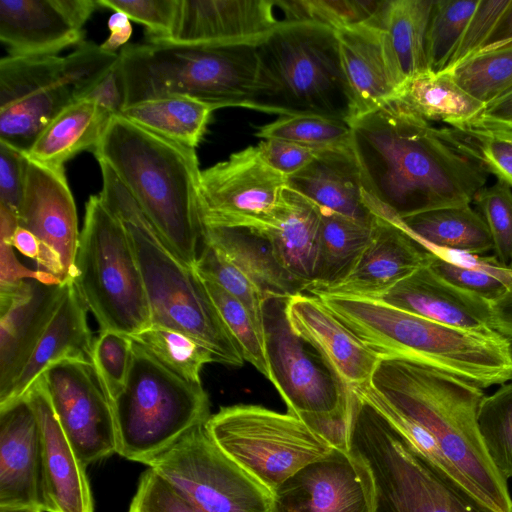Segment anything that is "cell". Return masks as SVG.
I'll list each match as a JSON object with an SVG mask.
<instances>
[{
	"mask_svg": "<svg viewBox=\"0 0 512 512\" xmlns=\"http://www.w3.org/2000/svg\"><path fill=\"white\" fill-rule=\"evenodd\" d=\"M352 391L485 506L512 512L507 480L492 464L479 433L481 388L424 365L380 359L370 382Z\"/></svg>",
	"mask_w": 512,
	"mask_h": 512,
	"instance_id": "1",
	"label": "cell"
},
{
	"mask_svg": "<svg viewBox=\"0 0 512 512\" xmlns=\"http://www.w3.org/2000/svg\"><path fill=\"white\" fill-rule=\"evenodd\" d=\"M366 200L374 213L407 217L468 205L487 173L397 99L350 122Z\"/></svg>",
	"mask_w": 512,
	"mask_h": 512,
	"instance_id": "2",
	"label": "cell"
},
{
	"mask_svg": "<svg viewBox=\"0 0 512 512\" xmlns=\"http://www.w3.org/2000/svg\"><path fill=\"white\" fill-rule=\"evenodd\" d=\"M92 152L122 181L172 251L194 268L203 233L195 149L116 115Z\"/></svg>",
	"mask_w": 512,
	"mask_h": 512,
	"instance_id": "3",
	"label": "cell"
},
{
	"mask_svg": "<svg viewBox=\"0 0 512 512\" xmlns=\"http://www.w3.org/2000/svg\"><path fill=\"white\" fill-rule=\"evenodd\" d=\"M314 296L380 359L424 365L481 389L512 381L510 342L495 331L448 326L375 299Z\"/></svg>",
	"mask_w": 512,
	"mask_h": 512,
	"instance_id": "4",
	"label": "cell"
},
{
	"mask_svg": "<svg viewBox=\"0 0 512 512\" xmlns=\"http://www.w3.org/2000/svg\"><path fill=\"white\" fill-rule=\"evenodd\" d=\"M106 206L122 221L136 254L152 325L185 334L206 348L214 362L240 367L244 358L209 296L203 280L166 244L131 193L99 162Z\"/></svg>",
	"mask_w": 512,
	"mask_h": 512,
	"instance_id": "5",
	"label": "cell"
},
{
	"mask_svg": "<svg viewBox=\"0 0 512 512\" xmlns=\"http://www.w3.org/2000/svg\"><path fill=\"white\" fill-rule=\"evenodd\" d=\"M346 445L371 512H494L353 391Z\"/></svg>",
	"mask_w": 512,
	"mask_h": 512,
	"instance_id": "6",
	"label": "cell"
},
{
	"mask_svg": "<svg viewBox=\"0 0 512 512\" xmlns=\"http://www.w3.org/2000/svg\"><path fill=\"white\" fill-rule=\"evenodd\" d=\"M256 49L258 71L248 109L350 124L353 98L335 30L312 21L281 20Z\"/></svg>",
	"mask_w": 512,
	"mask_h": 512,
	"instance_id": "7",
	"label": "cell"
},
{
	"mask_svg": "<svg viewBox=\"0 0 512 512\" xmlns=\"http://www.w3.org/2000/svg\"><path fill=\"white\" fill-rule=\"evenodd\" d=\"M119 64L128 105L164 95L196 99L215 110L247 108L258 56L252 45L126 44Z\"/></svg>",
	"mask_w": 512,
	"mask_h": 512,
	"instance_id": "8",
	"label": "cell"
},
{
	"mask_svg": "<svg viewBox=\"0 0 512 512\" xmlns=\"http://www.w3.org/2000/svg\"><path fill=\"white\" fill-rule=\"evenodd\" d=\"M109 402L116 453L146 465L211 416L202 384L178 376L135 341L126 384Z\"/></svg>",
	"mask_w": 512,
	"mask_h": 512,
	"instance_id": "9",
	"label": "cell"
},
{
	"mask_svg": "<svg viewBox=\"0 0 512 512\" xmlns=\"http://www.w3.org/2000/svg\"><path fill=\"white\" fill-rule=\"evenodd\" d=\"M119 53L84 41L67 56L3 57L0 61V141L24 153L67 106L117 63Z\"/></svg>",
	"mask_w": 512,
	"mask_h": 512,
	"instance_id": "10",
	"label": "cell"
},
{
	"mask_svg": "<svg viewBox=\"0 0 512 512\" xmlns=\"http://www.w3.org/2000/svg\"><path fill=\"white\" fill-rule=\"evenodd\" d=\"M75 284L100 330L136 335L152 325L141 269L122 221L100 195L85 205Z\"/></svg>",
	"mask_w": 512,
	"mask_h": 512,
	"instance_id": "11",
	"label": "cell"
},
{
	"mask_svg": "<svg viewBox=\"0 0 512 512\" xmlns=\"http://www.w3.org/2000/svg\"><path fill=\"white\" fill-rule=\"evenodd\" d=\"M205 428L220 449L270 493L335 447L300 417L255 404L221 407Z\"/></svg>",
	"mask_w": 512,
	"mask_h": 512,
	"instance_id": "12",
	"label": "cell"
},
{
	"mask_svg": "<svg viewBox=\"0 0 512 512\" xmlns=\"http://www.w3.org/2000/svg\"><path fill=\"white\" fill-rule=\"evenodd\" d=\"M203 512H270L271 493L234 462L199 425L149 462Z\"/></svg>",
	"mask_w": 512,
	"mask_h": 512,
	"instance_id": "13",
	"label": "cell"
},
{
	"mask_svg": "<svg viewBox=\"0 0 512 512\" xmlns=\"http://www.w3.org/2000/svg\"><path fill=\"white\" fill-rule=\"evenodd\" d=\"M287 178L273 170L257 146L201 170L200 210L205 227L265 233L286 203Z\"/></svg>",
	"mask_w": 512,
	"mask_h": 512,
	"instance_id": "14",
	"label": "cell"
},
{
	"mask_svg": "<svg viewBox=\"0 0 512 512\" xmlns=\"http://www.w3.org/2000/svg\"><path fill=\"white\" fill-rule=\"evenodd\" d=\"M285 300L270 299L264 310L269 381L287 412L302 419L347 415L350 391L323 364L316 363L305 342L294 334L286 318Z\"/></svg>",
	"mask_w": 512,
	"mask_h": 512,
	"instance_id": "15",
	"label": "cell"
},
{
	"mask_svg": "<svg viewBox=\"0 0 512 512\" xmlns=\"http://www.w3.org/2000/svg\"><path fill=\"white\" fill-rule=\"evenodd\" d=\"M59 422L82 463L87 466L116 453L109 399L93 363L65 359L42 375Z\"/></svg>",
	"mask_w": 512,
	"mask_h": 512,
	"instance_id": "16",
	"label": "cell"
},
{
	"mask_svg": "<svg viewBox=\"0 0 512 512\" xmlns=\"http://www.w3.org/2000/svg\"><path fill=\"white\" fill-rule=\"evenodd\" d=\"M376 216L371 240L352 269L340 280L311 290L310 294L377 299L405 277L432 263L436 255L400 219Z\"/></svg>",
	"mask_w": 512,
	"mask_h": 512,
	"instance_id": "17",
	"label": "cell"
},
{
	"mask_svg": "<svg viewBox=\"0 0 512 512\" xmlns=\"http://www.w3.org/2000/svg\"><path fill=\"white\" fill-rule=\"evenodd\" d=\"M95 0H0V40L12 57L57 55L84 42Z\"/></svg>",
	"mask_w": 512,
	"mask_h": 512,
	"instance_id": "18",
	"label": "cell"
},
{
	"mask_svg": "<svg viewBox=\"0 0 512 512\" xmlns=\"http://www.w3.org/2000/svg\"><path fill=\"white\" fill-rule=\"evenodd\" d=\"M285 314L296 336L312 347L328 371L348 391L366 385L380 358L314 295L285 300Z\"/></svg>",
	"mask_w": 512,
	"mask_h": 512,
	"instance_id": "19",
	"label": "cell"
},
{
	"mask_svg": "<svg viewBox=\"0 0 512 512\" xmlns=\"http://www.w3.org/2000/svg\"><path fill=\"white\" fill-rule=\"evenodd\" d=\"M270 512H371L368 495L347 449L333 447L271 493Z\"/></svg>",
	"mask_w": 512,
	"mask_h": 512,
	"instance_id": "20",
	"label": "cell"
},
{
	"mask_svg": "<svg viewBox=\"0 0 512 512\" xmlns=\"http://www.w3.org/2000/svg\"><path fill=\"white\" fill-rule=\"evenodd\" d=\"M18 224L59 255L66 281L75 280L80 232L74 198L64 170L28 158Z\"/></svg>",
	"mask_w": 512,
	"mask_h": 512,
	"instance_id": "21",
	"label": "cell"
},
{
	"mask_svg": "<svg viewBox=\"0 0 512 512\" xmlns=\"http://www.w3.org/2000/svg\"><path fill=\"white\" fill-rule=\"evenodd\" d=\"M274 6L271 0H180L173 30L159 42L257 46L281 21Z\"/></svg>",
	"mask_w": 512,
	"mask_h": 512,
	"instance_id": "22",
	"label": "cell"
},
{
	"mask_svg": "<svg viewBox=\"0 0 512 512\" xmlns=\"http://www.w3.org/2000/svg\"><path fill=\"white\" fill-rule=\"evenodd\" d=\"M25 398L33 408L40 428L43 511L94 512L86 466L59 422L42 376Z\"/></svg>",
	"mask_w": 512,
	"mask_h": 512,
	"instance_id": "23",
	"label": "cell"
},
{
	"mask_svg": "<svg viewBox=\"0 0 512 512\" xmlns=\"http://www.w3.org/2000/svg\"><path fill=\"white\" fill-rule=\"evenodd\" d=\"M335 32L353 98V119L394 99L405 80L384 29L371 19Z\"/></svg>",
	"mask_w": 512,
	"mask_h": 512,
	"instance_id": "24",
	"label": "cell"
},
{
	"mask_svg": "<svg viewBox=\"0 0 512 512\" xmlns=\"http://www.w3.org/2000/svg\"><path fill=\"white\" fill-rule=\"evenodd\" d=\"M23 280L0 287V397L6 394L28 361L64 290Z\"/></svg>",
	"mask_w": 512,
	"mask_h": 512,
	"instance_id": "25",
	"label": "cell"
},
{
	"mask_svg": "<svg viewBox=\"0 0 512 512\" xmlns=\"http://www.w3.org/2000/svg\"><path fill=\"white\" fill-rule=\"evenodd\" d=\"M0 508L43 511L40 428L26 398L0 410Z\"/></svg>",
	"mask_w": 512,
	"mask_h": 512,
	"instance_id": "26",
	"label": "cell"
},
{
	"mask_svg": "<svg viewBox=\"0 0 512 512\" xmlns=\"http://www.w3.org/2000/svg\"><path fill=\"white\" fill-rule=\"evenodd\" d=\"M87 310L75 281H66L62 296L28 361L6 394L0 397V410L24 399L34 383L55 363L65 359L92 363L94 340Z\"/></svg>",
	"mask_w": 512,
	"mask_h": 512,
	"instance_id": "27",
	"label": "cell"
},
{
	"mask_svg": "<svg viewBox=\"0 0 512 512\" xmlns=\"http://www.w3.org/2000/svg\"><path fill=\"white\" fill-rule=\"evenodd\" d=\"M375 300L448 326L493 331L490 302L448 282L430 265L416 270Z\"/></svg>",
	"mask_w": 512,
	"mask_h": 512,
	"instance_id": "28",
	"label": "cell"
},
{
	"mask_svg": "<svg viewBox=\"0 0 512 512\" xmlns=\"http://www.w3.org/2000/svg\"><path fill=\"white\" fill-rule=\"evenodd\" d=\"M287 188L319 207L360 223L372 226L376 221V214L366 202L352 143L319 150L310 164L287 178Z\"/></svg>",
	"mask_w": 512,
	"mask_h": 512,
	"instance_id": "29",
	"label": "cell"
},
{
	"mask_svg": "<svg viewBox=\"0 0 512 512\" xmlns=\"http://www.w3.org/2000/svg\"><path fill=\"white\" fill-rule=\"evenodd\" d=\"M263 235L276 260L302 291L315 281L320 254V217L317 206L287 188L285 207Z\"/></svg>",
	"mask_w": 512,
	"mask_h": 512,
	"instance_id": "30",
	"label": "cell"
},
{
	"mask_svg": "<svg viewBox=\"0 0 512 512\" xmlns=\"http://www.w3.org/2000/svg\"><path fill=\"white\" fill-rule=\"evenodd\" d=\"M202 241L255 283L267 301L303 292L280 266L263 234L245 228L203 226Z\"/></svg>",
	"mask_w": 512,
	"mask_h": 512,
	"instance_id": "31",
	"label": "cell"
},
{
	"mask_svg": "<svg viewBox=\"0 0 512 512\" xmlns=\"http://www.w3.org/2000/svg\"><path fill=\"white\" fill-rule=\"evenodd\" d=\"M110 119L92 100H78L41 131L25 154L39 164L64 170L78 153L93 151Z\"/></svg>",
	"mask_w": 512,
	"mask_h": 512,
	"instance_id": "32",
	"label": "cell"
},
{
	"mask_svg": "<svg viewBox=\"0 0 512 512\" xmlns=\"http://www.w3.org/2000/svg\"><path fill=\"white\" fill-rule=\"evenodd\" d=\"M428 122L460 128L476 121L486 105L465 91L449 73L420 72L404 81L394 98Z\"/></svg>",
	"mask_w": 512,
	"mask_h": 512,
	"instance_id": "33",
	"label": "cell"
},
{
	"mask_svg": "<svg viewBox=\"0 0 512 512\" xmlns=\"http://www.w3.org/2000/svg\"><path fill=\"white\" fill-rule=\"evenodd\" d=\"M214 110L196 99L170 94L128 105L120 116L164 139L195 149Z\"/></svg>",
	"mask_w": 512,
	"mask_h": 512,
	"instance_id": "34",
	"label": "cell"
},
{
	"mask_svg": "<svg viewBox=\"0 0 512 512\" xmlns=\"http://www.w3.org/2000/svg\"><path fill=\"white\" fill-rule=\"evenodd\" d=\"M400 221L428 249L475 255L493 250L488 226L471 204L431 210Z\"/></svg>",
	"mask_w": 512,
	"mask_h": 512,
	"instance_id": "35",
	"label": "cell"
},
{
	"mask_svg": "<svg viewBox=\"0 0 512 512\" xmlns=\"http://www.w3.org/2000/svg\"><path fill=\"white\" fill-rule=\"evenodd\" d=\"M432 4L433 0L383 1L373 18L386 32L404 80L428 70L425 36Z\"/></svg>",
	"mask_w": 512,
	"mask_h": 512,
	"instance_id": "36",
	"label": "cell"
},
{
	"mask_svg": "<svg viewBox=\"0 0 512 512\" xmlns=\"http://www.w3.org/2000/svg\"><path fill=\"white\" fill-rule=\"evenodd\" d=\"M317 208L320 217L319 264L316 279L306 289L307 292L343 278L370 242L374 226L327 208Z\"/></svg>",
	"mask_w": 512,
	"mask_h": 512,
	"instance_id": "37",
	"label": "cell"
},
{
	"mask_svg": "<svg viewBox=\"0 0 512 512\" xmlns=\"http://www.w3.org/2000/svg\"><path fill=\"white\" fill-rule=\"evenodd\" d=\"M436 255L430 267L453 285L489 302L512 285V268L495 256L484 257L459 251L429 249Z\"/></svg>",
	"mask_w": 512,
	"mask_h": 512,
	"instance_id": "38",
	"label": "cell"
},
{
	"mask_svg": "<svg viewBox=\"0 0 512 512\" xmlns=\"http://www.w3.org/2000/svg\"><path fill=\"white\" fill-rule=\"evenodd\" d=\"M440 132L452 147L512 189V126L470 124Z\"/></svg>",
	"mask_w": 512,
	"mask_h": 512,
	"instance_id": "39",
	"label": "cell"
},
{
	"mask_svg": "<svg viewBox=\"0 0 512 512\" xmlns=\"http://www.w3.org/2000/svg\"><path fill=\"white\" fill-rule=\"evenodd\" d=\"M479 0H433L425 36L427 69L446 70Z\"/></svg>",
	"mask_w": 512,
	"mask_h": 512,
	"instance_id": "40",
	"label": "cell"
},
{
	"mask_svg": "<svg viewBox=\"0 0 512 512\" xmlns=\"http://www.w3.org/2000/svg\"><path fill=\"white\" fill-rule=\"evenodd\" d=\"M447 73L487 105L512 90V42L479 52Z\"/></svg>",
	"mask_w": 512,
	"mask_h": 512,
	"instance_id": "41",
	"label": "cell"
},
{
	"mask_svg": "<svg viewBox=\"0 0 512 512\" xmlns=\"http://www.w3.org/2000/svg\"><path fill=\"white\" fill-rule=\"evenodd\" d=\"M130 337L169 370L194 384H201L204 365L214 362L201 344L169 328L151 325Z\"/></svg>",
	"mask_w": 512,
	"mask_h": 512,
	"instance_id": "42",
	"label": "cell"
},
{
	"mask_svg": "<svg viewBox=\"0 0 512 512\" xmlns=\"http://www.w3.org/2000/svg\"><path fill=\"white\" fill-rule=\"evenodd\" d=\"M485 450L499 474L512 477V381L484 396L477 415Z\"/></svg>",
	"mask_w": 512,
	"mask_h": 512,
	"instance_id": "43",
	"label": "cell"
},
{
	"mask_svg": "<svg viewBox=\"0 0 512 512\" xmlns=\"http://www.w3.org/2000/svg\"><path fill=\"white\" fill-rule=\"evenodd\" d=\"M201 279L244 360L270 380L265 335L257 328L248 310L215 282L203 277Z\"/></svg>",
	"mask_w": 512,
	"mask_h": 512,
	"instance_id": "44",
	"label": "cell"
},
{
	"mask_svg": "<svg viewBox=\"0 0 512 512\" xmlns=\"http://www.w3.org/2000/svg\"><path fill=\"white\" fill-rule=\"evenodd\" d=\"M255 135L323 150L349 145L352 141V128L347 122L319 116H281L259 127Z\"/></svg>",
	"mask_w": 512,
	"mask_h": 512,
	"instance_id": "45",
	"label": "cell"
},
{
	"mask_svg": "<svg viewBox=\"0 0 512 512\" xmlns=\"http://www.w3.org/2000/svg\"><path fill=\"white\" fill-rule=\"evenodd\" d=\"M195 271L239 300L252 316L257 328L265 335L264 310L267 299L249 278L222 257L212 246L202 241Z\"/></svg>",
	"mask_w": 512,
	"mask_h": 512,
	"instance_id": "46",
	"label": "cell"
},
{
	"mask_svg": "<svg viewBox=\"0 0 512 512\" xmlns=\"http://www.w3.org/2000/svg\"><path fill=\"white\" fill-rule=\"evenodd\" d=\"M284 20L312 21L333 30L363 23L374 18L383 1L357 0H281L275 1Z\"/></svg>",
	"mask_w": 512,
	"mask_h": 512,
	"instance_id": "47",
	"label": "cell"
},
{
	"mask_svg": "<svg viewBox=\"0 0 512 512\" xmlns=\"http://www.w3.org/2000/svg\"><path fill=\"white\" fill-rule=\"evenodd\" d=\"M473 203L490 231L496 259L509 266L512 260V189L498 181L482 187Z\"/></svg>",
	"mask_w": 512,
	"mask_h": 512,
	"instance_id": "48",
	"label": "cell"
},
{
	"mask_svg": "<svg viewBox=\"0 0 512 512\" xmlns=\"http://www.w3.org/2000/svg\"><path fill=\"white\" fill-rule=\"evenodd\" d=\"M133 340L112 330H100L94 339L92 363L109 400L123 390L131 362Z\"/></svg>",
	"mask_w": 512,
	"mask_h": 512,
	"instance_id": "49",
	"label": "cell"
},
{
	"mask_svg": "<svg viewBox=\"0 0 512 512\" xmlns=\"http://www.w3.org/2000/svg\"><path fill=\"white\" fill-rule=\"evenodd\" d=\"M180 0H98L99 7L122 12L146 27L147 42L167 39L175 25Z\"/></svg>",
	"mask_w": 512,
	"mask_h": 512,
	"instance_id": "50",
	"label": "cell"
},
{
	"mask_svg": "<svg viewBox=\"0 0 512 512\" xmlns=\"http://www.w3.org/2000/svg\"><path fill=\"white\" fill-rule=\"evenodd\" d=\"M511 0H479L451 60L442 73H447L465 60L479 53L510 5Z\"/></svg>",
	"mask_w": 512,
	"mask_h": 512,
	"instance_id": "51",
	"label": "cell"
},
{
	"mask_svg": "<svg viewBox=\"0 0 512 512\" xmlns=\"http://www.w3.org/2000/svg\"><path fill=\"white\" fill-rule=\"evenodd\" d=\"M128 512H203L148 468L140 477Z\"/></svg>",
	"mask_w": 512,
	"mask_h": 512,
	"instance_id": "52",
	"label": "cell"
},
{
	"mask_svg": "<svg viewBox=\"0 0 512 512\" xmlns=\"http://www.w3.org/2000/svg\"><path fill=\"white\" fill-rule=\"evenodd\" d=\"M26 154L0 141V205L18 214L27 176Z\"/></svg>",
	"mask_w": 512,
	"mask_h": 512,
	"instance_id": "53",
	"label": "cell"
},
{
	"mask_svg": "<svg viewBox=\"0 0 512 512\" xmlns=\"http://www.w3.org/2000/svg\"><path fill=\"white\" fill-rule=\"evenodd\" d=\"M257 147L264 161L286 178L303 170L319 151L280 139H263Z\"/></svg>",
	"mask_w": 512,
	"mask_h": 512,
	"instance_id": "54",
	"label": "cell"
},
{
	"mask_svg": "<svg viewBox=\"0 0 512 512\" xmlns=\"http://www.w3.org/2000/svg\"><path fill=\"white\" fill-rule=\"evenodd\" d=\"M85 98L95 102L110 117L121 114L127 103L119 59L83 99Z\"/></svg>",
	"mask_w": 512,
	"mask_h": 512,
	"instance_id": "55",
	"label": "cell"
},
{
	"mask_svg": "<svg viewBox=\"0 0 512 512\" xmlns=\"http://www.w3.org/2000/svg\"><path fill=\"white\" fill-rule=\"evenodd\" d=\"M10 243L0 241V287L15 285L23 280H35L47 285L63 282L56 276L43 271L31 270L20 263Z\"/></svg>",
	"mask_w": 512,
	"mask_h": 512,
	"instance_id": "56",
	"label": "cell"
},
{
	"mask_svg": "<svg viewBox=\"0 0 512 512\" xmlns=\"http://www.w3.org/2000/svg\"><path fill=\"white\" fill-rule=\"evenodd\" d=\"M490 327L512 341V285L497 299L490 302Z\"/></svg>",
	"mask_w": 512,
	"mask_h": 512,
	"instance_id": "57",
	"label": "cell"
},
{
	"mask_svg": "<svg viewBox=\"0 0 512 512\" xmlns=\"http://www.w3.org/2000/svg\"><path fill=\"white\" fill-rule=\"evenodd\" d=\"M108 28L110 34L100 47L107 53H116V50L123 48L131 37L130 19L122 12H114L108 20Z\"/></svg>",
	"mask_w": 512,
	"mask_h": 512,
	"instance_id": "58",
	"label": "cell"
},
{
	"mask_svg": "<svg viewBox=\"0 0 512 512\" xmlns=\"http://www.w3.org/2000/svg\"><path fill=\"white\" fill-rule=\"evenodd\" d=\"M472 124L512 126V90L486 105Z\"/></svg>",
	"mask_w": 512,
	"mask_h": 512,
	"instance_id": "59",
	"label": "cell"
},
{
	"mask_svg": "<svg viewBox=\"0 0 512 512\" xmlns=\"http://www.w3.org/2000/svg\"><path fill=\"white\" fill-rule=\"evenodd\" d=\"M512 42V0L490 37L488 38L485 46L480 51H487L496 49Z\"/></svg>",
	"mask_w": 512,
	"mask_h": 512,
	"instance_id": "60",
	"label": "cell"
},
{
	"mask_svg": "<svg viewBox=\"0 0 512 512\" xmlns=\"http://www.w3.org/2000/svg\"><path fill=\"white\" fill-rule=\"evenodd\" d=\"M11 243L12 246L24 256L34 259L35 261L38 259L41 242L29 230L18 226L13 234Z\"/></svg>",
	"mask_w": 512,
	"mask_h": 512,
	"instance_id": "61",
	"label": "cell"
},
{
	"mask_svg": "<svg viewBox=\"0 0 512 512\" xmlns=\"http://www.w3.org/2000/svg\"><path fill=\"white\" fill-rule=\"evenodd\" d=\"M510 342V348H511V353H512V341H509Z\"/></svg>",
	"mask_w": 512,
	"mask_h": 512,
	"instance_id": "62",
	"label": "cell"
},
{
	"mask_svg": "<svg viewBox=\"0 0 512 512\" xmlns=\"http://www.w3.org/2000/svg\"><path fill=\"white\" fill-rule=\"evenodd\" d=\"M509 267H510V268H512V260H511V262H510V264H509Z\"/></svg>",
	"mask_w": 512,
	"mask_h": 512,
	"instance_id": "63",
	"label": "cell"
}]
</instances>
